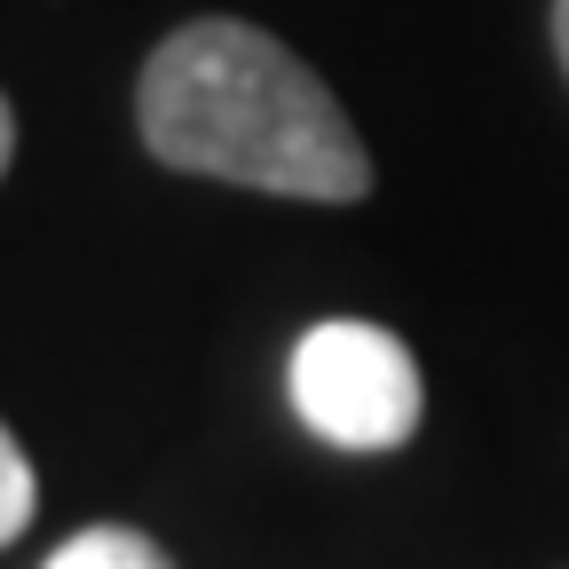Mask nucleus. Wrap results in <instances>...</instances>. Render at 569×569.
I'll return each mask as SVG.
<instances>
[{"label": "nucleus", "mask_w": 569, "mask_h": 569, "mask_svg": "<svg viewBox=\"0 0 569 569\" xmlns=\"http://www.w3.org/2000/svg\"><path fill=\"white\" fill-rule=\"evenodd\" d=\"M134 127L174 174L317 206L372 198V151L356 142L340 96L277 32L238 17H198L151 48L134 80Z\"/></svg>", "instance_id": "obj_1"}, {"label": "nucleus", "mask_w": 569, "mask_h": 569, "mask_svg": "<svg viewBox=\"0 0 569 569\" xmlns=\"http://www.w3.org/2000/svg\"><path fill=\"white\" fill-rule=\"evenodd\" d=\"M293 411L309 436H325L332 451H396L419 436L427 419V380L419 356L372 325V317H325L293 340V365H284Z\"/></svg>", "instance_id": "obj_2"}, {"label": "nucleus", "mask_w": 569, "mask_h": 569, "mask_svg": "<svg viewBox=\"0 0 569 569\" xmlns=\"http://www.w3.org/2000/svg\"><path fill=\"white\" fill-rule=\"evenodd\" d=\"M48 569H174L159 538H142V530H119V522H96L80 538H63L48 553Z\"/></svg>", "instance_id": "obj_3"}, {"label": "nucleus", "mask_w": 569, "mask_h": 569, "mask_svg": "<svg viewBox=\"0 0 569 569\" xmlns=\"http://www.w3.org/2000/svg\"><path fill=\"white\" fill-rule=\"evenodd\" d=\"M32 507H40V482H32V459L17 451V436H9V427H0V546H17V538H24Z\"/></svg>", "instance_id": "obj_4"}, {"label": "nucleus", "mask_w": 569, "mask_h": 569, "mask_svg": "<svg viewBox=\"0 0 569 569\" xmlns=\"http://www.w3.org/2000/svg\"><path fill=\"white\" fill-rule=\"evenodd\" d=\"M553 56H561V80H569V0H553Z\"/></svg>", "instance_id": "obj_5"}, {"label": "nucleus", "mask_w": 569, "mask_h": 569, "mask_svg": "<svg viewBox=\"0 0 569 569\" xmlns=\"http://www.w3.org/2000/svg\"><path fill=\"white\" fill-rule=\"evenodd\" d=\"M9 151H17V119H9V96H0V174H9Z\"/></svg>", "instance_id": "obj_6"}]
</instances>
